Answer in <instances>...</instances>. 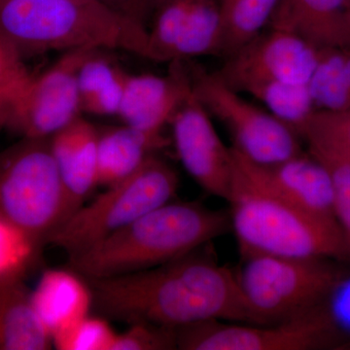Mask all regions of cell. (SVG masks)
Masks as SVG:
<instances>
[{"label": "cell", "mask_w": 350, "mask_h": 350, "mask_svg": "<svg viewBox=\"0 0 350 350\" xmlns=\"http://www.w3.org/2000/svg\"><path fill=\"white\" fill-rule=\"evenodd\" d=\"M227 202L241 257L266 254L349 261L337 222L306 213L276 195L251 177L234 156Z\"/></svg>", "instance_id": "277c9868"}, {"label": "cell", "mask_w": 350, "mask_h": 350, "mask_svg": "<svg viewBox=\"0 0 350 350\" xmlns=\"http://www.w3.org/2000/svg\"><path fill=\"white\" fill-rule=\"evenodd\" d=\"M18 89L0 92V129L5 126L6 107L9 98Z\"/></svg>", "instance_id": "1f68e13d"}, {"label": "cell", "mask_w": 350, "mask_h": 350, "mask_svg": "<svg viewBox=\"0 0 350 350\" xmlns=\"http://www.w3.org/2000/svg\"><path fill=\"white\" fill-rule=\"evenodd\" d=\"M0 216L44 245L66 219V193L50 138L22 137L0 152Z\"/></svg>", "instance_id": "ba28073f"}, {"label": "cell", "mask_w": 350, "mask_h": 350, "mask_svg": "<svg viewBox=\"0 0 350 350\" xmlns=\"http://www.w3.org/2000/svg\"><path fill=\"white\" fill-rule=\"evenodd\" d=\"M108 7L146 29L156 0H101Z\"/></svg>", "instance_id": "f546056e"}, {"label": "cell", "mask_w": 350, "mask_h": 350, "mask_svg": "<svg viewBox=\"0 0 350 350\" xmlns=\"http://www.w3.org/2000/svg\"><path fill=\"white\" fill-rule=\"evenodd\" d=\"M128 76L101 50L93 51L78 71L82 111L98 116H118Z\"/></svg>", "instance_id": "44dd1931"}, {"label": "cell", "mask_w": 350, "mask_h": 350, "mask_svg": "<svg viewBox=\"0 0 350 350\" xmlns=\"http://www.w3.org/2000/svg\"><path fill=\"white\" fill-rule=\"evenodd\" d=\"M193 93L211 116L228 129L238 153L257 165H271L303 153L301 135L269 110L197 64L187 66Z\"/></svg>", "instance_id": "9c48e42d"}, {"label": "cell", "mask_w": 350, "mask_h": 350, "mask_svg": "<svg viewBox=\"0 0 350 350\" xmlns=\"http://www.w3.org/2000/svg\"><path fill=\"white\" fill-rule=\"evenodd\" d=\"M331 298L335 299L331 310L338 324L342 328L345 326L350 328V282L345 280L334 292Z\"/></svg>", "instance_id": "4dcf8cb0"}, {"label": "cell", "mask_w": 350, "mask_h": 350, "mask_svg": "<svg viewBox=\"0 0 350 350\" xmlns=\"http://www.w3.org/2000/svg\"><path fill=\"white\" fill-rule=\"evenodd\" d=\"M177 349L175 329L155 324H131L130 328L117 334L112 350H170Z\"/></svg>", "instance_id": "83f0119b"}, {"label": "cell", "mask_w": 350, "mask_h": 350, "mask_svg": "<svg viewBox=\"0 0 350 350\" xmlns=\"http://www.w3.org/2000/svg\"><path fill=\"white\" fill-rule=\"evenodd\" d=\"M174 167L153 155L135 172L84 204L50 237L48 244L78 254L157 207L172 202L178 189Z\"/></svg>", "instance_id": "52a82bcc"}, {"label": "cell", "mask_w": 350, "mask_h": 350, "mask_svg": "<svg viewBox=\"0 0 350 350\" xmlns=\"http://www.w3.org/2000/svg\"><path fill=\"white\" fill-rule=\"evenodd\" d=\"M330 261L266 254L241 257L236 275L252 324L282 323L329 303L345 280Z\"/></svg>", "instance_id": "8992f818"}, {"label": "cell", "mask_w": 350, "mask_h": 350, "mask_svg": "<svg viewBox=\"0 0 350 350\" xmlns=\"http://www.w3.org/2000/svg\"><path fill=\"white\" fill-rule=\"evenodd\" d=\"M105 317L91 314L53 337V347L59 350H112L117 337Z\"/></svg>", "instance_id": "484cf974"}, {"label": "cell", "mask_w": 350, "mask_h": 350, "mask_svg": "<svg viewBox=\"0 0 350 350\" xmlns=\"http://www.w3.org/2000/svg\"><path fill=\"white\" fill-rule=\"evenodd\" d=\"M181 350H314L350 345L330 303L271 325L208 320L177 329Z\"/></svg>", "instance_id": "30bf717a"}, {"label": "cell", "mask_w": 350, "mask_h": 350, "mask_svg": "<svg viewBox=\"0 0 350 350\" xmlns=\"http://www.w3.org/2000/svg\"><path fill=\"white\" fill-rule=\"evenodd\" d=\"M232 152L239 165L265 187L306 213L337 222L330 177L310 153L303 152L282 163L262 165L250 162L234 148Z\"/></svg>", "instance_id": "5bb4252c"}, {"label": "cell", "mask_w": 350, "mask_h": 350, "mask_svg": "<svg viewBox=\"0 0 350 350\" xmlns=\"http://www.w3.org/2000/svg\"><path fill=\"white\" fill-rule=\"evenodd\" d=\"M0 34L21 57L124 50L147 59V31L101 0H0Z\"/></svg>", "instance_id": "3957f363"}, {"label": "cell", "mask_w": 350, "mask_h": 350, "mask_svg": "<svg viewBox=\"0 0 350 350\" xmlns=\"http://www.w3.org/2000/svg\"><path fill=\"white\" fill-rule=\"evenodd\" d=\"M165 144L163 133L139 130L126 124L100 131L98 186L108 187L135 174Z\"/></svg>", "instance_id": "d6986e66"}, {"label": "cell", "mask_w": 350, "mask_h": 350, "mask_svg": "<svg viewBox=\"0 0 350 350\" xmlns=\"http://www.w3.org/2000/svg\"><path fill=\"white\" fill-rule=\"evenodd\" d=\"M304 142L326 145L350 157V108L344 111H314L299 131Z\"/></svg>", "instance_id": "4316f807"}, {"label": "cell", "mask_w": 350, "mask_h": 350, "mask_svg": "<svg viewBox=\"0 0 350 350\" xmlns=\"http://www.w3.org/2000/svg\"><path fill=\"white\" fill-rule=\"evenodd\" d=\"M52 338L24 282L0 285V350H47Z\"/></svg>", "instance_id": "ffe728a7"}, {"label": "cell", "mask_w": 350, "mask_h": 350, "mask_svg": "<svg viewBox=\"0 0 350 350\" xmlns=\"http://www.w3.org/2000/svg\"><path fill=\"white\" fill-rule=\"evenodd\" d=\"M227 57L269 27L280 0H218Z\"/></svg>", "instance_id": "603a6c76"}, {"label": "cell", "mask_w": 350, "mask_h": 350, "mask_svg": "<svg viewBox=\"0 0 350 350\" xmlns=\"http://www.w3.org/2000/svg\"><path fill=\"white\" fill-rule=\"evenodd\" d=\"M232 230L230 213L190 202H169L68 257L87 280L155 268L190 254Z\"/></svg>", "instance_id": "7a4b0ae2"}, {"label": "cell", "mask_w": 350, "mask_h": 350, "mask_svg": "<svg viewBox=\"0 0 350 350\" xmlns=\"http://www.w3.org/2000/svg\"><path fill=\"white\" fill-rule=\"evenodd\" d=\"M169 75H129L118 116L126 125L163 133L191 90L185 62L170 64Z\"/></svg>", "instance_id": "9a60e30c"}, {"label": "cell", "mask_w": 350, "mask_h": 350, "mask_svg": "<svg viewBox=\"0 0 350 350\" xmlns=\"http://www.w3.org/2000/svg\"><path fill=\"white\" fill-rule=\"evenodd\" d=\"M44 244L0 216V285L24 282L40 261Z\"/></svg>", "instance_id": "cb8c5ba5"}, {"label": "cell", "mask_w": 350, "mask_h": 350, "mask_svg": "<svg viewBox=\"0 0 350 350\" xmlns=\"http://www.w3.org/2000/svg\"><path fill=\"white\" fill-rule=\"evenodd\" d=\"M223 52L218 0H156L147 25V59L170 64Z\"/></svg>", "instance_id": "7c38bea8"}, {"label": "cell", "mask_w": 350, "mask_h": 350, "mask_svg": "<svg viewBox=\"0 0 350 350\" xmlns=\"http://www.w3.org/2000/svg\"><path fill=\"white\" fill-rule=\"evenodd\" d=\"M268 27L294 34L317 49L350 50V0H280Z\"/></svg>", "instance_id": "e0dca14e"}, {"label": "cell", "mask_w": 350, "mask_h": 350, "mask_svg": "<svg viewBox=\"0 0 350 350\" xmlns=\"http://www.w3.org/2000/svg\"><path fill=\"white\" fill-rule=\"evenodd\" d=\"M170 125L175 151L186 172L208 194L228 200L234 174L232 149L223 142L192 87Z\"/></svg>", "instance_id": "4fadbf2b"}, {"label": "cell", "mask_w": 350, "mask_h": 350, "mask_svg": "<svg viewBox=\"0 0 350 350\" xmlns=\"http://www.w3.org/2000/svg\"><path fill=\"white\" fill-rule=\"evenodd\" d=\"M31 301L39 319L52 338L89 315L93 308V293L89 282L68 267L46 269L36 289L31 291Z\"/></svg>", "instance_id": "ac0fdd59"}, {"label": "cell", "mask_w": 350, "mask_h": 350, "mask_svg": "<svg viewBox=\"0 0 350 350\" xmlns=\"http://www.w3.org/2000/svg\"><path fill=\"white\" fill-rule=\"evenodd\" d=\"M306 142L308 153L325 167L330 177L334 211L344 234L350 262V157L324 144Z\"/></svg>", "instance_id": "d4e9b609"}, {"label": "cell", "mask_w": 350, "mask_h": 350, "mask_svg": "<svg viewBox=\"0 0 350 350\" xmlns=\"http://www.w3.org/2000/svg\"><path fill=\"white\" fill-rule=\"evenodd\" d=\"M202 248L128 275L86 280L105 319L177 329L208 320L252 324L236 271Z\"/></svg>", "instance_id": "6da1fadb"}, {"label": "cell", "mask_w": 350, "mask_h": 350, "mask_svg": "<svg viewBox=\"0 0 350 350\" xmlns=\"http://www.w3.org/2000/svg\"><path fill=\"white\" fill-rule=\"evenodd\" d=\"M93 49L69 51L31 76L9 98L5 126L27 138H50L80 117L78 71Z\"/></svg>", "instance_id": "8fae6325"}, {"label": "cell", "mask_w": 350, "mask_h": 350, "mask_svg": "<svg viewBox=\"0 0 350 350\" xmlns=\"http://www.w3.org/2000/svg\"><path fill=\"white\" fill-rule=\"evenodd\" d=\"M315 111L338 112L350 108V50L322 48L308 83Z\"/></svg>", "instance_id": "7402d4cb"}, {"label": "cell", "mask_w": 350, "mask_h": 350, "mask_svg": "<svg viewBox=\"0 0 350 350\" xmlns=\"http://www.w3.org/2000/svg\"><path fill=\"white\" fill-rule=\"evenodd\" d=\"M317 53V48L298 36L268 27L225 57L215 72L299 131L315 111L308 83Z\"/></svg>", "instance_id": "5b68a950"}, {"label": "cell", "mask_w": 350, "mask_h": 350, "mask_svg": "<svg viewBox=\"0 0 350 350\" xmlns=\"http://www.w3.org/2000/svg\"><path fill=\"white\" fill-rule=\"evenodd\" d=\"M31 76L19 53L0 34V92L18 89Z\"/></svg>", "instance_id": "f1b7e54d"}, {"label": "cell", "mask_w": 350, "mask_h": 350, "mask_svg": "<svg viewBox=\"0 0 350 350\" xmlns=\"http://www.w3.org/2000/svg\"><path fill=\"white\" fill-rule=\"evenodd\" d=\"M98 133L93 124L78 117L50 137L51 151L66 193L64 222L84 206L98 186Z\"/></svg>", "instance_id": "2e32d148"}]
</instances>
